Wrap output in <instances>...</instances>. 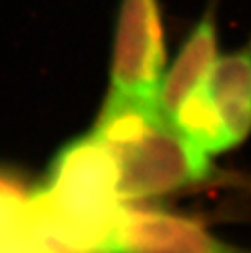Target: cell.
<instances>
[{
  "label": "cell",
  "instance_id": "1",
  "mask_svg": "<svg viewBox=\"0 0 251 253\" xmlns=\"http://www.w3.org/2000/svg\"><path fill=\"white\" fill-rule=\"evenodd\" d=\"M93 132L114 157L127 204L168 195L211 175L209 154L181 134L158 101L109 91Z\"/></svg>",
  "mask_w": 251,
  "mask_h": 253
},
{
  "label": "cell",
  "instance_id": "2",
  "mask_svg": "<svg viewBox=\"0 0 251 253\" xmlns=\"http://www.w3.org/2000/svg\"><path fill=\"white\" fill-rule=\"evenodd\" d=\"M167 47L158 0H122L111 64V93L158 101Z\"/></svg>",
  "mask_w": 251,
  "mask_h": 253
},
{
  "label": "cell",
  "instance_id": "3",
  "mask_svg": "<svg viewBox=\"0 0 251 253\" xmlns=\"http://www.w3.org/2000/svg\"><path fill=\"white\" fill-rule=\"evenodd\" d=\"M111 253H251L212 235L197 220L162 209L126 206Z\"/></svg>",
  "mask_w": 251,
  "mask_h": 253
},
{
  "label": "cell",
  "instance_id": "4",
  "mask_svg": "<svg viewBox=\"0 0 251 253\" xmlns=\"http://www.w3.org/2000/svg\"><path fill=\"white\" fill-rule=\"evenodd\" d=\"M201 87L235 144L245 141L251 132V41L237 51L218 56Z\"/></svg>",
  "mask_w": 251,
  "mask_h": 253
},
{
  "label": "cell",
  "instance_id": "5",
  "mask_svg": "<svg viewBox=\"0 0 251 253\" xmlns=\"http://www.w3.org/2000/svg\"><path fill=\"white\" fill-rule=\"evenodd\" d=\"M217 57V25L212 10H209L189 31L173 64L163 74L158 103L168 118L194 90L201 87Z\"/></svg>",
  "mask_w": 251,
  "mask_h": 253
},
{
  "label": "cell",
  "instance_id": "6",
  "mask_svg": "<svg viewBox=\"0 0 251 253\" xmlns=\"http://www.w3.org/2000/svg\"><path fill=\"white\" fill-rule=\"evenodd\" d=\"M21 190L0 176V253H62L42 229L28 227Z\"/></svg>",
  "mask_w": 251,
  "mask_h": 253
}]
</instances>
